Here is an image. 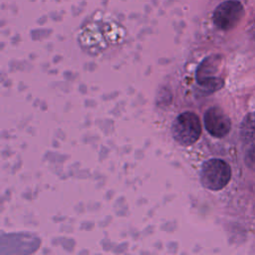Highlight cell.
I'll list each match as a JSON object with an SVG mask.
<instances>
[{
  "label": "cell",
  "mask_w": 255,
  "mask_h": 255,
  "mask_svg": "<svg viewBox=\"0 0 255 255\" xmlns=\"http://www.w3.org/2000/svg\"><path fill=\"white\" fill-rule=\"evenodd\" d=\"M203 121L206 130L215 137H223L231 128L230 119L218 107L209 108L204 114Z\"/></svg>",
  "instance_id": "277c9868"
},
{
  "label": "cell",
  "mask_w": 255,
  "mask_h": 255,
  "mask_svg": "<svg viewBox=\"0 0 255 255\" xmlns=\"http://www.w3.org/2000/svg\"><path fill=\"white\" fill-rule=\"evenodd\" d=\"M171 134L174 140L181 145L194 143L201 134V123L198 116L192 112H183L178 115L172 122Z\"/></svg>",
  "instance_id": "6da1fadb"
},
{
  "label": "cell",
  "mask_w": 255,
  "mask_h": 255,
  "mask_svg": "<svg viewBox=\"0 0 255 255\" xmlns=\"http://www.w3.org/2000/svg\"><path fill=\"white\" fill-rule=\"evenodd\" d=\"M240 135L245 145L255 151V112L244 118L240 128Z\"/></svg>",
  "instance_id": "5b68a950"
},
{
  "label": "cell",
  "mask_w": 255,
  "mask_h": 255,
  "mask_svg": "<svg viewBox=\"0 0 255 255\" xmlns=\"http://www.w3.org/2000/svg\"><path fill=\"white\" fill-rule=\"evenodd\" d=\"M231 177L230 166L222 159L206 160L200 170L201 184L210 190H220L227 185Z\"/></svg>",
  "instance_id": "7a4b0ae2"
},
{
  "label": "cell",
  "mask_w": 255,
  "mask_h": 255,
  "mask_svg": "<svg viewBox=\"0 0 255 255\" xmlns=\"http://www.w3.org/2000/svg\"><path fill=\"white\" fill-rule=\"evenodd\" d=\"M244 15V8L239 1L228 0L219 4L212 15L214 25L223 31L233 29Z\"/></svg>",
  "instance_id": "3957f363"
},
{
  "label": "cell",
  "mask_w": 255,
  "mask_h": 255,
  "mask_svg": "<svg viewBox=\"0 0 255 255\" xmlns=\"http://www.w3.org/2000/svg\"><path fill=\"white\" fill-rule=\"evenodd\" d=\"M251 30H252V33H253V35H255V19H254V22H253V24H252Z\"/></svg>",
  "instance_id": "8992f818"
}]
</instances>
